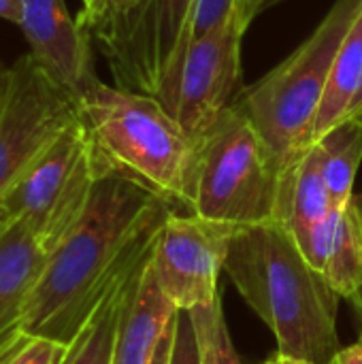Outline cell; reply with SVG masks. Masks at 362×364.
Instances as JSON below:
<instances>
[{"instance_id": "e0dca14e", "label": "cell", "mask_w": 362, "mask_h": 364, "mask_svg": "<svg viewBox=\"0 0 362 364\" xmlns=\"http://www.w3.org/2000/svg\"><path fill=\"white\" fill-rule=\"evenodd\" d=\"M318 143L333 207L344 209L354 198V181L362 160V111L339 122Z\"/></svg>"}, {"instance_id": "836d02e7", "label": "cell", "mask_w": 362, "mask_h": 364, "mask_svg": "<svg viewBox=\"0 0 362 364\" xmlns=\"http://www.w3.org/2000/svg\"><path fill=\"white\" fill-rule=\"evenodd\" d=\"M6 220H9V215H4V218H0V228H2V224H4Z\"/></svg>"}, {"instance_id": "52a82bcc", "label": "cell", "mask_w": 362, "mask_h": 364, "mask_svg": "<svg viewBox=\"0 0 362 364\" xmlns=\"http://www.w3.org/2000/svg\"><path fill=\"white\" fill-rule=\"evenodd\" d=\"M75 117V100L30 53L6 66L0 94V218L4 198L32 158Z\"/></svg>"}, {"instance_id": "5b68a950", "label": "cell", "mask_w": 362, "mask_h": 364, "mask_svg": "<svg viewBox=\"0 0 362 364\" xmlns=\"http://www.w3.org/2000/svg\"><path fill=\"white\" fill-rule=\"evenodd\" d=\"M282 171L247 113L233 102L198 141L192 213L230 224L275 222Z\"/></svg>"}, {"instance_id": "9c48e42d", "label": "cell", "mask_w": 362, "mask_h": 364, "mask_svg": "<svg viewBox=\"0 0 362 364\" xmlns=\"http://www.w3.org/2000/svg\"><path fill=\"white\" fill-rule=\"evenodd\" d=\"M196 0H147L143 17L122 53L109 66L115 83L154 96L173 115Z\"/></svg>"}, {"instance_id": "2e32d148", "label": "cell", "mask_w": 362, "mask_h": 364, "mask_svg": "<svg viewBox=\"0 0 362 364\" xmlns=\"http://www.w3.org/2000/svg\"><path fill=\"white\" fill-rule=\"evenodd\" d=\"M362 98V11L352 23L326 81V90L316 115L314 143L354 113Z\"/></svg>"}, {"instance_id": "7a4b0ae2", "label": "cell", "mask_w": 362, "mask_h": 364, "mask_svg": "<svg viewBox=\"0 0 362 364\" xmlns=\"http://www.w3.org/2000/svg\"><path fill=\"white\" fill-rule=\"evenodd\" d=\"M224 273L241 299L271 328L277 352L331 364L341 350L339 294L301 254L292 235L271 222L233 232Z\"/></svg>"}, {"instance_id": "d6a6232c", "label": "cell", "mask_w": 362, "mask_h": 364, "mask_svg": "<svg viewBox=\"0 0 362 364\" xmlns=\"http://www.w3.org/2000/svg\"><path fill=\"white\" fill-rule=\"evenodd\" d=\"M361 111H362V98H361V102L356 105V109H354V113H361ZM354 113H352V115H354ZM348 117H350V115H348Z\"/></svg>"}, {"instance_id": "d6986e66", "label": "cell", "mask_w": 362, "mask_h": 364, "mask_svg": "<svg viewBox=\"0 0 362 364\" xmlns=\"http://www.w3.org/2000/svg\"><path fill=\"white\" fill-rule=\"evenodd\" d=\"M322 275L348 301L362 288V220L354 200L341 209L335 245Z\"/></svg>"}, {"instance_id": "f546056e", "label": "cell", "mask_w": 362, "mask_h": 364, "mask_svg": "<svg viewBox=\"0 0 362 364\" xmlns=\"http://www.w3.org/2000/svg\"><path fill=\"white\" fill-rule=\"evenodd\" d=\"M350 303L356 307V311L362 316V288L358 290V294H356V296H352V299H350Z\"/></svg>"}, {"instance_id": "9a60e30c", "label": "cell", "mask_w": 362, "mask_h": 364, "mask_svg": "<svg viewBox=\"0 0 362 364\" xmlns=\"http://www.w3.org/2000/svg\"><path fill=\"white\" fill-rule=\"evenodd\" d=\"M151 258V256H149ZM143 260L141 264L126 271L102 296L90 320L81 326L77 337L68 343V352L62 364H113V350H115V337L122 320V311L128 299V292L137 279V275L143 271V267L149 262Z\"/></svg>"}, {"instance_id": "4fadbf2b", "label": "cell", "mask_w": 362, "mask_h": 364, "mask_svg": "<svg viewBox=\"0 0 362 364\" xmlns=\"http://www.w3.org/2000/svg\"><path fill=\"white\" fill-rule=\"evenodd\" d=\"M45 262L47 250L34 232L9 218L0 228V341L21 328Z\"/></svg>"}, {"instance_id": "d4e9b609", "label": "cell", "mask_w": 362, "mask_h": 364, "mask_svg": "<svg viewBox=\"0 0 362 364\" xmlns=\"http://www.w3.org/2000/svg\"><path fill=\"white\" fill-rule=\"evenodd\" d=\"M277 2H282V0H243V2H241V19H243V23H245V28H250V23H252L260 13H265L267 9L275 6Z\"/></svg>"}, {"instance_id": "30bf717a", "label": "cell", "mask_w": 362, "mask_h": 364, "mask_svg": "<svg viewBox=\"0 0 362 364\" xmlns=\"http://www.w3.org/2000/svg\"><path fill=\"white\" fill-rule=\"evenodd\" d=\"M245 30L243 21L235 19L188 47L173 117L196 145L233 105L230 98L241 79V41Z\"/></svg>"}, {"instance_id": "83f0119b", "label": "cell", "mask_w": 362, "mask_h": 364, "mask_svg": "<svg viewBox=\"0 0 362 364\" xmlns=\"http://www.w3.org/2000/svg\"><path fill=\"white\" fill-rule=\"evenodd\" d=\"M19 11H21V0H0V19L17 26Z\"/></svg>"}, {"instance_id": "8fae6325", "label": "cell", "mask_w": 362, "mask_h": 364, "mask_svg": "<svg viewBox=\"0 0 362 364\" xmlns=\"http://www.w3.org/2000/svg\"><path fill=\"white\" fill-rule=\"evenodd\" d=\"M17 28L34 62L70 96L94 77L90 36L68 13L64 0H21Z\"/></svg>"}, {"instance_id": "7402d4cb", "label": "cell", "mask_w": 362, "mask_h": 364, "mask_svg": "<svg viewBox=\"0 0 362 364\" xmlns=\"http://www.w3.org/2000/svg\"><path fill=\"white\" fill-rule=\"evenodd\" d=\"M339 215L341 209H331L320 222H316L299 241V250L305 256V260L320 273H324V267L329 262V256L335 245L337 237V226H339Z\"/></svg>"}, {"instance_id": "ac0fdd59", "label": "cell", "mask_w": 362, "mask_h": 364, "mask_svg": "<svg viewBox=\"0 0 362 364\" xmlns=\"http://www.w3.org/2000/svg\"><path fill=\"white\" fill-rule=\"evenodd\" d=\"M145 6L147 0H83L77 21L113 66L126 51Z\"/></svg>"}, {"instance_id": "ffe728a7", "label": "cell", "mask_w": 362, "mask_h": 364, "mask_svg": "<svg viewBox=\"0 0 362 364\" xmlns=\"http://www.w3.org/2000/svg\"><path fill=\"white\" fill-rule=\"evenodd\" d=\"M188 311L196 326L201 364H243L230 339L220 296L211 305H201Z\"/></svg>"}, {"instance_id": "8992f818", "label": "cell", "mask_w": 362, "mask_h": 364, "mask_svg": "<svg viewBox=\"0 0 362 364\" xmlns=\"http://www.w3.org/2000/svg\"><path fill=\"white\" fill-rule=\"evenodd\" d=\"M96 177L92 147L75 113L21 171L4 198V213L26 224L49 254L83 213Z\"/></svg>"}, {"instance_id": "5bb4252c", "label": "cell", "mask_w": 362, "mask_h": 364, "mask_svg": "<svg viewBox=\"0 0 362 364\" xmlns=\"http://www.w3.org/2000/svg\"><path fill=\"white\" fill-rule=\"evenodd\" d=\"M331 209L335 207L324 179L322 147L316 141L297 164L282 175L275 224L284 226L292 239L299 241Z\"/></svg>"}, {"instance_id": "1f68e13d", "label": "cell", "mask_w": 362, "mask_h": 364, "mask_svg": "<svg viewBox=\"0 0 362 364\" xmlns=\"http://www.w3.org/2000/svg\"><path fill=\"white\" fill-rule=\"evenodd\" d=\"M4 75H6V66L0 64V94H2V87H4Z\"/></svg>"}, {"instance_id": "f1b7e54d", "label": "cell", "mask_w": 362, "mask_h": 364, "mask_svg": "<svg viewBox=\"0 0 362 364\" xmlns=\"http://www.w3.org/2000/svg\"><path fill=\"white\" fill-rule=\"evenodd\" d=\"M265 364H314L309 363V360H303V358H292V356H284V354H280V352H275L269 360Z\"/></svg>"}, {"instance_id": "277c9868", "label": "cell", "mask_w": 362, "mask_h": 364, "mask_svg": "<svg viewBox=\"0 0 362 364\" xmlns=\"http://www.w3.org/2000/svg\"><path fill=\"white\" fill-rule=\"evenodd\" d=\"M361 11L362 0H337L301 45L237 100L262 134L282 175L314 143L333 62Z\"/></svg>"}, {"instance_id": "484cf974", "label": "cell", "mask_w": 362, "mask_h": 364, "mask_svg": "<svg viewBox=\"0 0 362 364\" xmlns=\"http://www.w3.org/2000/svg\"><path fill=\"white\" fill-rule=\"evenodd\" d=\"M173 341H175V320L171 322V326L166 328V333L162 335L156 354L149 364H171V352H173Z\"/></svg>"}, {"instance_id": "ba28073f", "label": "cell", "mask_w": 362, "mask_h": 364, "mask_svg": "<svg viewBox=\"0 0 362 364\" xmlns=\"http://www.w3.org/2000/svg\"><path fill=\"white\" fill-rule=\"evenodd\" d=\"M237 226L173 211L154 245L151 269L162 292L177 309L211 305Z\"/></svg>"}, {"instance_id": "7c38bea8", "label": "cell", "mask_w": 362, "mask_h": 364, "mask_svg": "<svg viewBox=\"0 0 362 364\" xmlns=\"http://www.w3.org/2000/svg\"><path fill=\"white\" fill-rule=\"evenodd\" d=\"M177 316V307L162 292L151 258L137 275L117 328L113 364H149L156 348Z\"/></svg>"}, {"instance_id": "4316f807", "label": "cell", "mask_w": 362, "mask_h": 364, "mask_svg": "<svg viewBox=\"0 0 362 364\" xmlns=\"http://www.w3.org/2000/svg\"><path fill=\"white\" fill-rule=\"evenodd\" d=\"M331 364H362V337L348 348H341Z\"/></svg>"}, {"instance_id": "6da1fadb", "label": "cell", "mask_w": 362, "mask_h": 364, "mask_svg": "<svg viewBox=\"0 0 362 364\" xmlns=\"http://www.w3.org/2000/svg\"><path fill=\"white\" fill-rule=\"evenodd\" d=\"M173 211L145 186L98 173L83 213L47 254L21 331L70 343L109 288L154 254Z\"/></svg>"}, {"instance_id": "44dd1931", "label": "cell", "mask_w": 362, "mask_h": 364, "mask_svg": "<svg viewBox=\"0 0 362 364\" xmlns=\"http://www.w3.org/2000/svg\"><path fill=\"white\" fill-rule=\"evenodd\" d=\"M68 343L15 331L0 341V364H62Z\"/></svg>"}, {"instance_id": "4dcf8cb0", "label": "cell", "mask_w": 362, "mask_h": 364, "mask_svg": "<svg viewBox=\"0 0 362 364\" xmlns=\"http://www.w3.org/2000/svg\"><path fill=\"white\" fill-rule=\"evenodd\" d=\"M352 200H354V205H356V211H358V215H361V220H362V192L358 194V196L354 194V198H352Z\"/></svg>"}, {"instance_id": "603a6c76", "label": "cell", "mask_w": 362, "mask_h": 364, "mask_svg": "<svg viewBox=\"0 0 362 364\" xmlns=\"http://www.w3.org/2000/svg\"><path fill=\"white\" fill-rule=\"evenodd\" d=\"M241 2L243 0H196L190 28V45L201 38H207L230 21L241 19Z\"/></svg>"}, {"instance_id": "cb8c5ba5", "label": "cell", "mask_w": 362, "mask_h": 364, "mask_svg": "<svg viewBox=\"0 0 362 364\" xmlns=\"http://www.w3.org/2000/svg\"><path fill=\"white\" fill-rule=\"evenodd\" d=\"M171 364H201L196 326L188 309H177L175 316V341L171 352Z\"/></svg>"}, {"instance_id": "3957f363", "label": "cell", "mask_w": 362, "mask_h": 364, "mask_svg": "<svg viewBox=\"0 0 362 364\" xmlns=\"http://www.w3.org/2000/svg\"><path fill=\"white\" fill-rule=\"evenodd\" d=\"M98 173L124 175L179 213H192L198 145L149 94L96 75L73 96Z\"/></svg>"}]
</instances>
